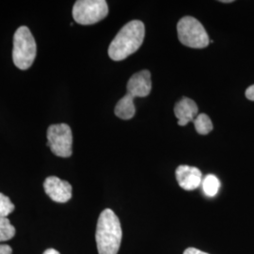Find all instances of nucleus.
<instances>
[{
    "label": "nucleus",
    "instance_id": "f257e3e1",
    "mask_svg": "<svg viewBox=\"0 0 254 254\" xmlns=\"http://www.w3.org/2000/svg\"><path fill=\"white\" fill-rule=\"evenodd\" d=\"M145 37L144 24L139 20L127 23L113 39L109 47V58L120 62L134 54L142 45Z\"/></svg>",
    "mask_w": 254,
    "mask_h": 254
},
{
    "label": "nucleus",
    "instance_id": "f03ea898",
    "mask_svg": "<svg viewBox=\"0 0 254 254\" xmlns=\"http://www.w3.org/2000/svg\"><path fill=\"white\" fill-rule=\"evenodd\" d=\"M121 222L111 209H105L98 218L95 239L99 254H117L122 243Z\"/></svg>",
    "mask_w": 254,
    "mask_h": 254
},
{
    "label": "nucleus",
    "instance_id": "7ed1b4c3",
    "mask_svg": "<svg viewBox=\"0 0 254 254\" xmlns=\"http://www.w3.org/2000/svg\"><path fill=\"white\" fill-rule=\"evenodd\" d=\"M36 54V42L29 28L26 26L18 27L13 36V64L20 70H27L34 63Z\"/></svg>",
    "mask_w": 254,
    "mask_h": 254
},
{
    "label": "nucleus",
    "instance_id": "20e7f679",
    "mask_svg": "<svg viewBox=\"0 0 254 254\" xmlns=\"http://www.w3.org/2000/svg\"><path fill=\"white\" fill-rule=\"evenodd\" d=\"M178 38L182 45L191 48H204L208 46V34L197 19L186 16L177 24Z\"/></svg>",
    "mask_w": 254,
    "mask_h": 254
},
{
    "label": "nucleus",
    "instance_id": "39448f33",
    "mask_svg": "<svg viewBox=\"0 0 254 254\" xmlns=\"http://www.w3.org/2000/svg\"><path fill=\"white\" fill-rule=\"evenodd\" d=\"M108 14L109 6L105 0H78L73 5V19L84 26L96 24Z\"/></svg>",
    "mask_w": 254,
    "mask_h": 254
},
{
    "label": "nucleus",
    "instance_id": "423d86ee",
    "mask_svg": "<svg viewBox=\"0 0 254 254\" xmlns=\"http://www.w3.org/2000/svg\"><path fill=\"white\" fill-rule=\"evenodd\" d=\"M47 146L60 157H70L73 154V133L66 124L52 125L47 129Z\"/></svg>",
    "mask_w": 254,
    "mask_h": 254
},
{
    "label": "nucleus",
    "instance_id": "0eeeda50",
    "mask_svg": "<svg viewBox=\"0 0 254 254\" xmlns=\"http://www.w3.org/2000/svg\"><path fill=\"white\" fill-rule=\"evenodd\" d=\"M44 189L49 198L56 202L64 203L72 198V186L59 177H47L44 183Z\"/></svg>",
    "mask_w": 254,
    "mask_h": 254
},
{
    "label": "nucleus",
    "instance_id": "6e6552de",
    "mask_svg": "<svg viewBox=\"0 0 254 254\" xmlns=\"http://www.w3.org/2000/svg\"><path fill=\"white\" fill-rule=\"evenodd\" d=\"M127 95L135 99L136 97H146L152 91L151 73L143 70L133 74L127 83Z\"/></svg>",
    "mask_w": 254,
    "mask_h": 254
},
{
    "label": "nucleus",
    "instance_id": "1a4fd4ad",
    "mask_svg": "<svg viewBox=\"0 0 254 254\" xmlns=\"http://www.w3.org/2000/svg\"><path fill=\"white\" fill-rule=\"evenodd\" d=\"M176 180L179 186L185 190H195L202 182V174L200 170L188 165H181L175 172Z\"/></svg>",
    "mask_w": 254,
    "mask_h": 254
},
{
    "label": "nucleus",
    "instance_id": "9d476101",
    "mask_svg": "<svg viewBox=\"0 0 254 254\" xmlns=\"http://www.w3.org/2000/svg\"><path fill=\"white\" fill-rule=\"evenodd\" d=\"M198 112L197 104L189 97H183L174 107V114L178 119V125L180 127H185L193 122L198 116Z\"/></svg>",
    "mask_w": 254,
    "mask_h": 254
},
{
    "label": "nucleus",
    "instance_id": "9b49d317",
    "mask_svg": "<svg viewBox=\"0 0 254 254\" xmlns=\"http://www.w3.org/2000/svg\"><path fill=\"white\" fill-rule=\"evenodd\" d=\"M114 112L115 115L122 120H130L133 118L136 114L134 99L126 94L122 99L119 100Z\"/></svg>",
    "mask_w": 254,
    "mask_h": 254
},
{
    "label": "nucleus",
    "instance_id": "f8f14e48",
    "mask_svg": "<svg viewBox=\"0 0 254 254\" xmlns=\"http://www.w3.org/2000/svg\"><path fill=\"white\" fill-rule=\"evenodd\" d=\"M201 186H202V190L204 192V194L207 197L212 198L218 194L220 188V182L217 176L213 174H208L202 179Z\"/></svg>",
    "mask_w": 254,
    "mask_h": 254
},
{
    "label": "nucleus",
    "instance_id": "ddd939ff",
    "mask_svg": "<svg viewBox=\"0 0 254 254\" xmlns=\"http://www.w3.org/2000/svg\"><path fill=\"white\" fill-rule=\"evenodd\" d=\"M194 127L196 131L200 135H207L213 130V123L208 115L201 113L198 114V116L193 121Z\"/></svg>",
    "mask_w": 254,
    "mask_h": 254
},
{
    "label": "nucleus",
    "instance_id": "4468645a",
    "mask_svg": "<svg viewBox=\"0 0 254 254\" xmlns=\"http://www.w3.org/2000/svg\"><path fill=\"white\" fill-rule=\"evenodd\" d=\"M15 236V228L8 218H0V242L10 240Z\"/></svg>",
    "mask_w": 254,
    "mask_h": 254
},
{
    "label": "nucleus",
    "instance_id": "2eb2a0df",
    "mask_svg": "<svg viewBox=\"0 0 254 254\" xmlns=\"http://www.w3.org/2000/svg\"><path fill=\"white\" fill-rule=\"evenodd\" d=\"M14 208L15 206L9 197L0 193V218H7L14 211Z\"/></svg>",
    "mask_w": 254,
    "mask_h": 254
},
{
    "label": "nucleus",
    "instance_id": "dca6fc26",
    "mask_svg": "<svg viewBox=\"0 0 254 254\" xmlns=\"http://www.w3.org/2000/svg\"><path fill=\"white\" fill-rule=\"evenodd\" d=\"M246 97L249 100L254 101V85L250 86L247 90H246Z\"/></svg>",
    "mask_w": 254,
    "mask_h": 254
},
{
    "label": "nucleus",
    "instance_id": "f3484780",
    "mask_svg": "<svg viewBox=\"0 0 254 254\" xmlns=\"http://www.w3.org/2000/svg\"><path fill=\"white\" fill-rule=\"evenodd\" d=\"M184 254H209L204 252H201L200 250L196 249V248H189L185 251Z\"/></svg>",
    "mask_w": 254,
    "mask_h": 254
},
{
    "label": "nucleus",
    "instance_id": "a211bd4d",
    "mask_svg": "<svg viewBox=\"0 0 254 254\" xmlns=\"http://www.w3.org/2000/svg\"><path fill=\"white\" fill-rule=\"evenodd\" d=\"M12 250L8 245H0V254H11Z\"/></svg>",
    "mask_w": 254,
    "mask_h": 254
},
{
    "label": "nucleus",
    "instance_id": "6ab92c4d",
    "mask_svg": "<svg viewBox=\"0 0 254 254\" xmlns=\"http://www.w3.org/2000/svg\"><path fill=\"white\" fill-rule=\"evenodd\" d=\"M43 254H61L58 251H56L54 249H48Z\"/></svg>",
    "mask_w": 254,
    "mask_h": 254
},
{
    "label": "nucleus",
    "instance_id": "aec40b11",
    "mask_svg": "<svg viewBox=\"0 0 254 254\" xmlns=\"http://www.w3.org/2000/svg\"><path fill=\"white\" fill-rule=\"evenodd\" d=\"M220 2H222V3H232L233 0H221Z\"/></svg>",
    "mask_w": 254,
    "mask_h": 254
}]
</instances>
